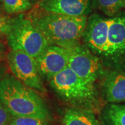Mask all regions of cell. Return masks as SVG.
Listing matches in <instances>:
<instances>
[{
    "label": "cell",
    "instance_id": "cell-4",
    "mask_svg": "<svg viewBox=\"0 0 125 125\" xmlns=\"http://www.w3.org/2000/svg\"><path fill=\"white\" fill-rule=\"evenodd\" d=\"M93 54L105 70H125V9L110 18L107 35Z\"/></svg>",
    "mask_w": 125,
    "mask_h": 125
},
{
    "label": "cell",
    "instance_id": "cell-10",
    "mask_svg": "<svg viewBox=\"0 0 125 125\" xmlns=\"http://www.w3.org/2000/svg\"><path fill=\"white\" fill-rule=\"evenodd\" d=\"M101 80V93L105 102H125V70H105Z\"/></svg>",
    "mask_w": 125,
    "mask_h": 125
},
{
    "label": "cell",
    "instance_id": "cell-16",
    "mask_svg": "<svg viewBox=\"0 0 125 125\" xmlns=\"http://www.w3.org/2000/svg\"><path fill=\"white\" fill-rule=\"evenodd\" d=\"M12 117L11 113L0 102V125H9Z\"/></svg>",
    "mask_w": 125,
    "mask_h": 125
},
{
    "label": "cell",
    "instance_id": "cell-2",
    "mask_svg": "<svg viewBox=\"0 0 125 125\" xmlns=\"http://www.w3.org/2000/svg\"><path fill=\"white\" fill-rule=\"evenodd\" d=\"M0 102L12 115L49 120V111L38 92L13 75L6 74L0 81Z\"/></svg>",
    "mask_w": 125,
    "mask_h": 125
},
{
    "label": "cell",
    "instance_id": "cell-8",
    "mask_svg": "<svg viewBox=\"0 0 125 125\" xmlns=\"http://www.w3.org/2000/svg\"><path fill=\"white\" fill-rule=\"evenodd\" d=\"M70 49L50 45L36 58L38 72L42 78L49 81L68 67Z\"/></svg>",
    "mask_w": 125,
    "mask_h": 125
},
{
    "label": "cell",
    "instance_id": "cell-11",
    "mask_svg": "<svg viewBox=\"0 0 125 125\" xmlns=\"http://www.w3.org/2000/svg\"><path fill=\"white\" fill-rule=\"evenodd\" d=\"M99 121L91 110L72 107L65 111L63 125H99Z\"/></svg>",
    "mask_w": 125,
    "mask_h": 125
},
{
    "label": "cell",
    "instance_id": "cell-3",
    "mask_svg": "<svg viewBox=\"0 0 125 125\" xmlns=\"http://www.w3.org/2000/svg\"><path fill=\"white\" fill-rule=\"evenodd\" d=\"M49 82L58 97L71 104L72 107L93 111L101 104L94 83L82 79L68 67L54 76Z\"/></svg>",
    "mask_w": 125,
    "mask_h": 125
},
{
    "label": "cell",
    "instance_id": "cell-7",
    "mask_svg": "<svg viewBox=\"0 0 125 125\" xmlns=\"http://www.w3.org/2000/svg\"><path fill=\"white\" fill-rule=\"evenodd\" d=\"M69 49L68 67L77 76L93 83L102 79L105 72L102 64L85 45L78 44Z\"/></svg>",
    "mask_w": 125,
    "mask_h": 125
},
{
    "label": "cell",
    "instance_id": "cell-19",
    "mask_svg": "<svg viewBox=\"0 0 125 125\" xmlns=\"http://www.w3.org/2000/svg\"><path fill=\"white\" fill-rule=\"evenodd\" d=\"M6 67L4 64L0 63V81L4 78V76L6 74Z\"/></svg>",
    "mask_w": 125,
    "mask_h": 125
},
{
    "label": "cell",
    "instance_id": "cell-1",
    "mask_svg": "<svg viewBox=\"0 0 125 125\" xmlns=\"http://www.w3.org/2000/svg\"><path fill=\"white\" fill-rule=\"evenodd\" d=\"M50 45L71 48L80 44L88 16L74 17L48 13L35 6L26 15Z\"/></svg>",
    "mask_w": 125,
    "mask_h": 125
},
{
    "label": "cell",
    "instance_id": "cell-5",
    "mask_svg": "<svg viewBox=\"0 0 125 125\" xmlns=\"http://www.w3.org/2000/svg\"><path fill=\"white\" fill-rule=\"evenodd\" d=\"M5 36L11 50L22 52L36 59L50 45L41 31L24 13L12 17Z\"/></svg>",
    "mask_w": 125,
    "mask_h": 125
},
{
    "label": "cell",
    "instance_id": "cell-6",
    "mask_svg": "<svg viewBox=\"0 0 125 125\" xmlns=\"http://www.w3.org/2000/svg\"><path fill=\"white\" fill-rule=\"evenodd\" d=\"M6 61L11 73L16 79L38 93L46 92L36 58L20 51L10 50L7 54Z\"/></svg>",
    "mask_w": 125,
    "mask_h": 125
},
{
    "label": "cell",
    "instance_id": "cell-20",
    "mask_svg": "<svg viewBox=\"0 0 125 125\" xmlns=\"http://www.w3.org/2000/svg\"><path fill=\"white\" fill-rule=\"evenodd\" d=\"M2 6V0H0V7Z\"/></svg>",
    "mask_w": 125,
    "mask_h": 125
},
{
    "label": "cell",
    "instance_id": "cell-21",
    "mask_svg": "<svg viewBox=\"0 0 125 125\" xmlns=\"http://www.w3.org/2000/svg\"><path fill=\"white\" fill-rule=\"evenodd\" d=\"M99 125H102L101 124H100V122H99Z\"/></svg>",
    "mask_w": 125,
    "mask_h": 125
},
{
    "label": "cell",
    "instance_id": "cell-13",
    "mask_svg": "<svg viewBox=\"0 0 125 125\" xmlns=\"http://www.w3.org/2000/svg\"><path fill=\"white\" fill-rule=\"evenodd\" d=\"M92 6L108 18H113L125 9V0H91Z\"/></svg>",
    "mask_w": 125,
    "mask_h": 125
},
{
    "label": "cell",
    "instance_id": "cell-9",
    "mask_svg": "<svg viewBox=\"0 0 125 125\" xmlns=\"http://www.w3.org/2000/svg\"><path fill=\"white\" fill-rule=\"evenodd\" d=\"M36 6L52 13L82 17L88 16L92 10L91 0H39Z\"/></svg>",
    "mask_w": 125,
    "mask_h": 125
},
{
    "label": "cell",
    "instance_id": "cell-17",
    "mask_svg": "<svg viewBox=\"0 0 125 125\" xmlns=\"http://www.w3.org/2000/svg\"><path fill=\"white\" fill-rule=\"evenodd\" d=\"M12 17L0 13V36H5L10 23Z\"/></svg>",
    "mask_w": 125,
    "mask_h": 125
},
{
    "label": "cell",
    "instance_id": "cell-14",
    "mask_svg": "<svg viewBox=\"0 0 125 125\" xmlns=\"http://www.w3.org/2000/svg\"><path fill=\"white\" fill-rule=\"evenodd\" d=\"M31 0H2V6L9 15L22 14L32 9Z\"/></svg>",
    "mask_w": 125,
    "mask_h": 125
},
{
    "label": "cell",
    "instance_id": "cell-15",
    "mask_svg": "<svg viewBox=\"0 0 125 125\" xmlns=\"http://www.w3.org/2000/svg\"><path fill=\"white\" fill-rule=\"evenodd\" d=\"M9 125H49V120L36 117L12 115Z\"/></svg>",
    "mask_w": 125,
    "mask_h": 125
},
{
    "label": "cell",
    "instance_id": "cell-12",
    "mask_svg": "<svg viewBox=\"0 0 125 125\" xmlns=\"http://www.w3.org/2000/svg\"><path fill=\"white\" fill-rule=\"evenodd\" d=\"M102 125H125V104H107L101 111Z\"/></svg>",
    "mask_w": 125,
    "mask_h": 125
},
{
    "label": "cell",
    "instance_id": "cell-18",
    "mask_svg": "<svg viewBox=\"0 0 125 125\" xmlns=\"http://www.w3.org/2000/svg\"><path fill=\"white\" fill-rule=\"evenodd\" d=\"M6 56H7V54H6V47L4 45L0 42V63L6 60Z\"/></svg>",
    "mask_w": 125,
    "mask_h": 125
}]
</instances>
